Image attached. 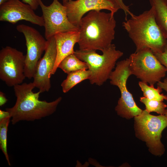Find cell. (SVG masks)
<instances>
[{
	"instance_id": "obj_1",
	"label": "cell",
	"mask_w": 167,
	"mask_h": 167,
	"mask_svg": "<svg viewBox=\"0 0 167 167\" xmlns=\"http://www.w3.org/2000/svg\"><path fill=\"white\" fill-rule=\"evenodd\" d=\"M116 21L110 13L92 11L81 19L79 27V49L102 51L114 39Z\"/></svg>"
},
{
	"instance_id": "obj_2",
	"label": "cell",
	"mask_w": 167,
	"mask_h": 167,
	"mask_svg": "<svg viewBox=\"0 0 167 167\" xmlns=\"http://www.w3.org/2000/svg\"><path fill=\"white\" fill-rule=\"evenodd\" d=\"M13 87L16 97V103L12 107L6 109L12 118L13 125L20 121H33L51 115L62 100V97H59L51 102L40 100L41 92L40 91L33 92L35 88L33 82L24 83Z\"/></svg>"
},
{
	"instance_id": "obj_3",
	"label": "cell",
	"mask_w": 167,
	"mask_h": 167,
	"mask_svg": "<svg viewBox=\"0 0 167 167\" xmlns=\"http://www.w3.org/2000/svg\"><path fill=\"white\" fill-rule=\"evenodd\" d=\"M122 26L135 44V51L145 48L154 54L164 51L167 40L156 22L152 7L139 15L131 16L123 22Z\"/></svg>"
},
{
	"instance_id": "obj_4",
	"label": "cell",
	"mask_w": 167,
	"mask_h": 167,
	"mask_svg": "<svg viewBox=\"0 0 167 167\" xmlns=\"http://www.w3.org/2000/svg\"><path fill=\"white\" fill-rule=\"evenodd\" d=\"M102 52V54L100 55L95 50L79 49L74 53L78 58L87 64L88 70L92 74L89 79L90 84L99 86L109 79L117 61L123 54L122 52L116 49L113 44H111Z\"/></svg>"
},
{
	"instance_id": "obj_5",
	"label": "cell",
	"mask_w": 167,
	"mask_h": 167,
	"mask_svg": "<svg viewBox=\"0 0 167 167\" xmlns=\"http://www.w3.org/2000/svg\"><path fill=\"white\" fill-rule=\"evenodd\" d=\"M146 109L134 118L136 137L145 143L149 152L161 156L165 151L161 141L162 133L167 127V118L164 115L150 114Z\"/></svg>"
},
{
	"instance_id": "obj_6",
	"label": "cell",
	"mask_w": 167,
	"mask_h": 167,
	"mask_svg": "<svg viewBox=\"0 0 167 167\" xmlns=\"http://www.w3.org/2000/svg\"><path fill=\"white\" fill-rule=\"evenodd\" d=\"M131 75L127 58L116 63L115 69L112 72L109 78L110 84L117 86L121 92L115 110L118 115L128 119L139 115L143 110L137 105L126 87L127 80Z\"/></svg>"
},
{
	"instance_id": "obj_7",
	"label": "cell",
	"mask_w": 167,
	"mask_h": 167,
	"mask_svg": "<svg viewBox=\"0 0 167 167\" xmlns=\"http://www.w3.org/2000/svg\"><path fill=\"white\" fill-rule=\"evenodd\" d=\"M128 58L132 75L150 86H154L166 75L167 69L149 48L135 51Z\"/></svg>"
},
{
	"instance_id": "obj_8",
	"label": "cell",
	"mask_w": 167,
	"mask_h": 167,
	"mask_svg": "<svg viewBox=\"0 0 167 167\" xmlns=\"http://www.w3.org/2000/svg\"><path fill=\"white\" fill-rule=\"evenodd\" d=\"M25 55L9 46L0 51V79L9 87L21 84L26 77L24 72Z\"/></svg>"
},
{
	"instance_id": "obj_9",
	"label": "cell",
	"mask_w": 167,
	"mask_h": 167,
	"mask_svg": "<svg viewBox=\"0 0 167 167\" xmlns=\"http://www.w3.org/2000/svg\"><path fill=\"white\" fill-rule=\"evenodd\" d=\"M17 30L22 33L25 38L27 47L24 74L29 79L33 78L37 63L45 51L47 40L35 28L24 24L18 25Z\"/></svg>"
},
{
	"instance_id": "obj_10",
	"label": "cell",
	"mask_w": 167,
	"mask_h": 167,
	"mask_svg": "<svg viewBox=\"0 0 167 167\" xmlns=\"http://www.w3.org/2000/svg\"><path fill=\"white\" fill-rule=\"evenodd\" d=\"M39 3L43 13L46 40L58 32L79 30L70 22L65 6L58 0H53L49 6L45 5L41 0H39Z\"/></svg>"
},
{
	"instance_id": "obj_11",
	"label": "cell",
	"mask_w": 167,
	"mask_h": 167,
	"mask_svg": "<svg viewBox=\"0 0 167 167\" xmlns=\"http://www.w3.org/2000/svg\"><path fill=\"white\" fill-rule=\"evenodd\" d=\"M63 5L69 21L78 28L81 19L88 12L105 9L114 15L120 9L113 0H68Z\"/></svg>"
},
{
	"instance_id": "obj_12",
	"label": "cell",
	"mask_w": 167,
	"mask_h": 167,
	"mask_svg": "<svg viewBox=\"0 0 167 167\" xmlns=\"http://www.w3.org/2000/svg\"><path fill=\"white\" fill-rule=\"evenodd\" d=\"M24 20L40 27L44 26L42 16L36 15L28 4L19 0H7L0 5V21L14 24Z\"/></svg>"
},
{
	"instance_id": "obj_13",
	"label": "cell",
	"mask_w": 167,
	"mask_h": 167,
	"mask_svg": "<svg viewBox=\"0 0 167 167\" xmlns=\"http://www.w3.org/2000/svg\"><path fill=\"white\" fill-rule=\"evenodd\" d=\"M44 56L39 61L32 82L41 93L49 92L51 87L50 78L57 58L54 36L47 40Z\"/></svg>"
},
{
	"instance_id": "obj_14",
	"label": "cell",
	"mask_w": 167,
	"mask_h": 167,
	"mask_svg": "<svg viewBox=\"0 0 167 167\" xmlns=\"http://www.w3.org/2000/svg\"><path fill=\"white\" fill-rule=\"evenodd\" d=\"M54 37L57 49V58L51 75L55 73L59 63L63 58L74 53V47L79 40L80 33L79 30L60 32L56 33Z\"/></svg>"
},
{
	"instance_id": "obj_15",
	"label": "cell",
	"mask_w": 167,
	"mask_h": 167,
	"mask_svg": "<svg viewBox=\"0 0 167 167\" xmlns=\"http://www.w3.org/2000/svg\"><path fill=\"white\" fill-rule=\"evenodd\" d=\"M156 22L167 40V0H149Z\"/></svg>"
},
{
	"instance_id": "obj_16",
	"label": "cell",
	"mask_w": 167,
	"mask_h": 167,
	"mask_svg": "<svg viewBox=\"0 0 167 167\" xmlns=\"http://www.w3.org/2000/svg\"><path fill=\"white\" fill-rule=\"evenodd\" d=\"M91 74L89 70H80L69 73L61 84L63 92H67L78 84L84 80L89 79Z\"/></svg>"
},
{
	"instance_id": "obj_17",
	"label": "cell",
	"mask_w": 167,
	"mask_h": 167,
	"mask_svg": "<svg viewBox=\"0 0 167 167\" xmlns=\"http://www.w3.org/2000/svg\"><path fill=\"white\" fill-rule=\"evenodd\" d=\"M58 68L67 74L75 71L88 69L86 63L78 58L74 53L63 58L59 63Z\"/></svg>"
},
{
	"instance_id": "obj_18",
	"label": "cell",
	"mask_w": 167,
	"mask_h": 167,
	"mask_svg": "<svg viewBox=\"0 0 167 167\" xmlns=\"http://www.w3.org/2000/svg\"><path fill=\"white\" fill-rule=\"evenodd\" d=\"M138 84L143 96L150 99L163 101H167V95L161 93L162 89L158 86L156 88L154 86H149L148 84L140 81Z\"/></svg>"
},
{
	"instance_id": "obj_19",
	"label": "cell",
	"mask_w": 167,
	"mask_h": 167,
	"mask_svg": "<svg viewBox=\"0 0 167 167\" xmlns=\"http://www.w3.org/2000/svg\"><path fill=\"white\" fill-rule=\"evenodd\" d=\"M140 101L145 105V109L148 113L155 112L164 115L167 105L163 101L150 100L144 96L140 97Z\"/></svg>"
},
{
	"instance_id": "obj_20",
	"label": "cell",
	"mask_w": 167,
	"mask_h": 167,
	"mask_svg": "<svg viewBox=\"0 0 167 167\" xmlns=\"http://www.w3.org/2000/svg\"><path fill=\"white\" fill-rule=\"evenodd\" d=\"M10 118L8 117L0 121V148L10 166L11 164L7 152V133Z\"/></svg>"
},
{
	"instance_id": "obj_21",
	"label": "cell",
	"mask_w": 167,
	"mask_h": 167,
	"mask_svg": "<svg viewBox=\"0 0 167 167\" xmlns=\"http://www.w3.org/2000/svg\"><path fill=\"white\" fill-rule=\"evenodd\" d=\"M154 54L160 62L167 69V44L163 52Z\"/></svg>"
},
{
	"instance_id": "obj_22",
	"label": "cell",
	"mask_w": 167,
	"mask_h": 167,
	"mask_svg": "<svg viewBox=\"0 0 167 167\" xmlns=\"http://www.w3.org/2000/svg\"><path fill=\"white\" fill-rule=\"evenodd\" d=\"M118 5L120 9H121L123 11L125 14V20L127 19V15L128 14L131 16L133 15V14L131 13L130 11L129 6H127L124 3L123 0H113Z\"/></svg>"
},
{
	"instance_id": "obj_23",
	"label": "cell",
	"mask_w": 167,
	"mask_h": 167,
	"mask_svg": "<svg viewBox=\"0 0 167 167\" xmlns=\"http://www.w3.org/2000/svg\"><path fill=\"white\" fill-rule=\"evenodd\" d=\"M24 3L29 5L34 10H36L39 6V0H22Z\"/></svg>"
},
{
	"instance_id": "obj_24",
	"label": "cell",
	"mask_w": 167,
	"mask_h": 167,
	"mask_svg": "<svg viewBox=\"0 0 167 167\" xmlns=\"http://www.w3.org/2000/svg\"><path fill=\"white\" fill-rule=\"evenodd\" d=\"M156 84L157 86L167 92V77L164 79L163 81H160Z\"/></svg>"
},
{
	"instance_id": "obj_25",
	"label": "cell",
	"mask_w": 167,
	"mask_h": 167,
	"mask_svg": "<svg viewBox=\"0 0 167 167\" xmlns=\"http://www.w3.org/2000/svg\"><path fill=\"white\" fill-rule=\"evenodd\" d=\"M7 101V99L6 98L5 94L1 91L0 92V106H2Z\"/></svg>"
},
{
	"instance_id": "obj_26",
	"label": "cell",
	"mask_w": 167,
	"mask_h": 167,
	"mask_svg": "<svg viewBox=\"0 0 167 167\" xmlns=\"http://www.w3.org/2000/svg\"><path fill=\"white\" fill-rule=\"evenodd\" d=\"M8 117H11L10 113L8 111L0 110V121Z\"/></svg>"
},
{
	"instance_id": "obj_27",
	"label": "cell",
	"mask_w": 167,
	"mask_h": 167,
	"mask_svg": "<svg viewBox=\"0 0 167 167\" xmlns=\"http://www.w3.org/2000/svg\"><path fill=\"white\" fill-rule=\"evenodd\" d=\"M7 0H0V5L6 2Z\"/></svg>"
},
{
	"instance_id": "obj_28",
	"label": "cell",
	"mask_w": 167,
	"mask_h": 167,
	"mask_svg": "<svg viewBox=\"0 0 167 167\" xmlns=\"http://www.w3.org/2000/svg\"><path fill=\"white\" fill-rule=\"evenodd\" d=\"M68 0H62L63 1V4L64 5L65 3H66Z\"/></svg>"
},
{
	"instance_id": "obj_29",
	"label": "cell",
	"mask_w": 167,
	"mask_h": 167,
	"mask_svg": "<svg viewBox=\"0 0 167 167\" xmlns=\"http://www.w3.org/2000/svg\"><path fill=\"white\" fill-rule=\"evenodd\" d=\"M164 115L167 118V108H166V109L165 113L164 114Z\"/></svg>"
},
{
	"instance_id": "obj_30",
	"label": "cell",
	"mask_w": 167,
	"mask_h": 167,
	"mask_svg": "<svg viewBox=\"0 0 167 167\" xmlns=\"http://www.w3.org/2000/svg\"><path fill=\"white\" fill-rule=\"evenodd\" d=\"M166 138H167V137Z\"/></svg>"
}]
</instances>
